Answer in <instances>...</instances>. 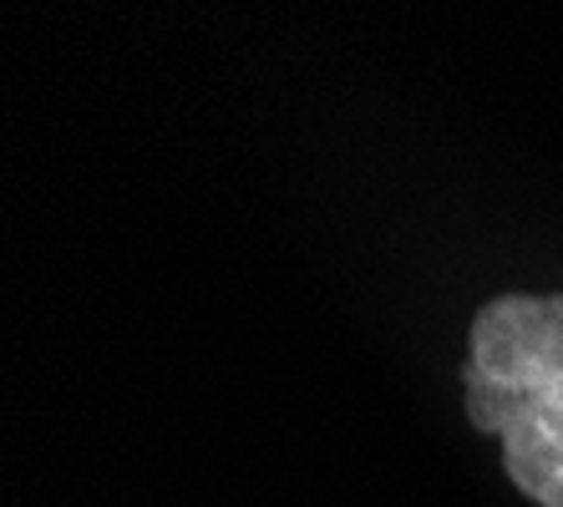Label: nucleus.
Here are the masks:
<instances>
[{
  "instance_id": "nucleus-1",
  "label": "nucleus",
  "mask_w": 563,
  "mask_h": 507,
  "mask_svg": "<svg viewBox=\"0 0 563 507\" xmlns=\"http://www.w3.org/2000/svg\"><path fill=\"white\" fill-rule=\"evenodd\" d=\"M467 417L503 442V472L563 507V295H503L472 320Z\"/></svg>"
}]
</instances>
